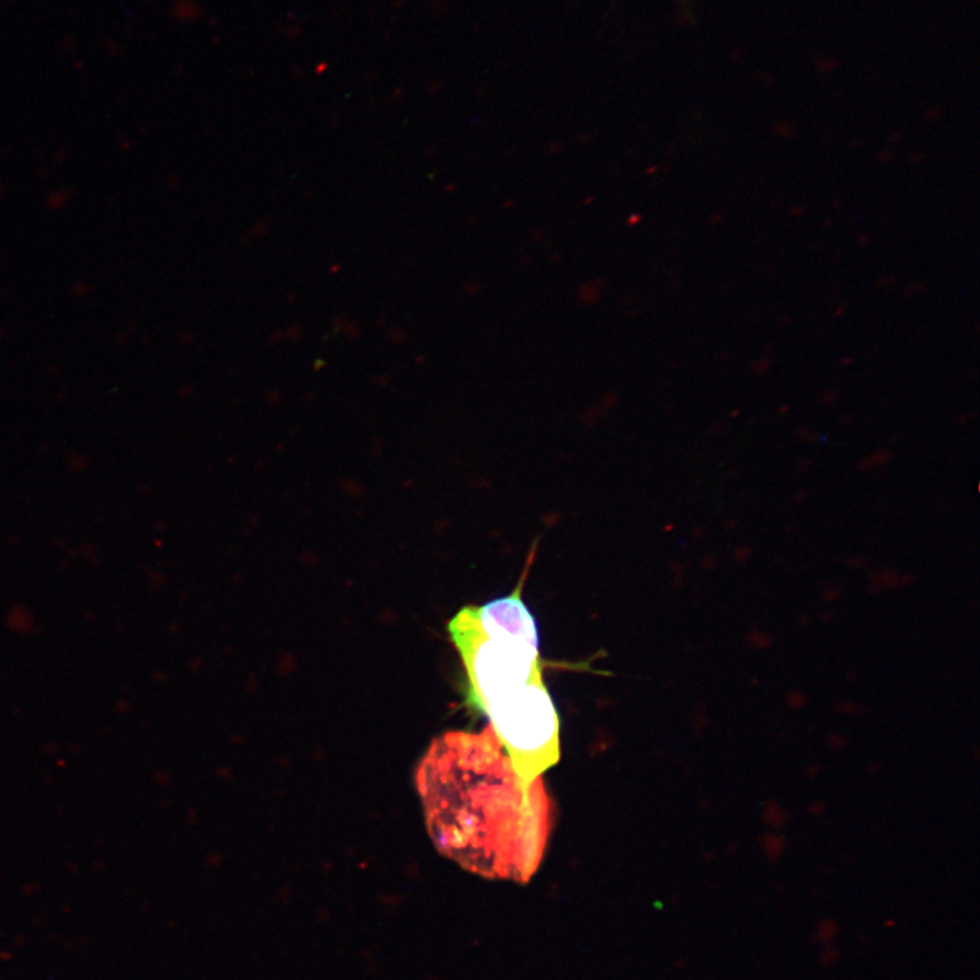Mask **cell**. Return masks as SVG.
<instances>
[{
    "label": "cell",
    "mask_w": 980,
    "mask_h": 980,
    "mask_svg": "<svg viewBox=\"0 0 980 980\" xmlns=\"http://www.w3.org/2000/svg\"><path fill=\"white\" fill-rule=\"evenodd\" d=\"M416 784L437 851L489 878L526 882L537 872L553 825L541 776L519 778L492 727L448 731L422 757Z\"/></svg>",
    "instance_id": "6da1fadb"
},
{
    "label": "cell",
    "mask_w": 980,
    "mask_h": 980,
    "mask_svg": "<svg viewBox=\"0 0 980 980\" xmlns=\"http://www.w3.org/2000/svg\"><path fill=\"white\" fill-rule=\"evenodd\" d=\"M538 544L510 594L463 606L448 633L469 678L471 706L484 712L514 770L531 784L560 760V721L542 678L538 625L523 598Z\"/></svg>",
    "instance_id": "7a4b0ae2"
},
{
    "label": "cell",
    "mask_w": 980,
    "mask_h": 980,
    "mask_svg": "<svg viewBox=\"0 0 980 980\" xmlns=\"http://www.w3.org/2000/svg\"><path fill=\"white\" fill-rule=\"evenodd\" d=\"M870 580H872L873 583L880 584V586L882 583H884L885 586L889 588H899V587L907 586V584L914 582L915 576L914 575L902 576L897 574L895 569L885 568L882 569V571L880 572H874V574L870 575Z\"/></svg>",
    "instance_id": "3957f363"
},
{
    "label": "cell",
    "mask_w": 980,
    "mask_h": 980,
    "mask_svg": "<svg viewBox=\"0 0 980 980\" xmlns=\"http://www.w3.org/2000/svg\"><path fill=\"white\" fill-rule=\"evenodd\" d=\"M891 458V452L888 450H878L874 452L872 456H869V458L863 459V461L859 463V469L862 471L876 469V467L887 465V463L891 461Z\"/></svg>",
    "instance_id": "277c9868"
},
{
    "label": "cell",
    "mask_w": 980,
    "mask_h": 980,
    "mask_svg": "<svg viewBox=\"0 0 980 980\" xmlns=\"http://www.w3.org/2000/svg\"><path fill=\"white\" fill-rule=\"evenodd\" d=\"M733 557L737 563H746V561L752 557V549L746 545H738L737 548L734 549Z\"/></svg>",
    "instance_id": "5b68a950"
},
{
    "label": "cell",
    "mask_w": 980,
    "mask_h": 980,
    "mask_svg": "<svg viewBox=\"0 0 980 980\" xmlns=\"http://www.w3.org/2000/svg\"><path fill=\"white\" fill-rule=\"evenodd\" d=\"M797 436L801 440L808 441V443H812V441H816L817 437H819L816 435V433L810 431L809 428H805V427H801L797 429Z\"/></svg>",
    "instance_id": "8992f818"
},
{
    "label": "cell",
    "mask_w": 980,
    "mask_h": 980,
    "mask_svg": "<svg viewBox=\"0 0 980 980\" xmlns=\"http://www.w3.org/2000/svg\"><path fill=\"white\" fill-rule=\"evenodd\" d=\"M866 564H868V560H866L865 557L862 556L861 557L855 556V557H851V559L846 560V565L847 567L850 568H863L866 567Z\"/></svg>",
    "instance_id": "52a82bcc"
},
{
    "label": "cell",
    "mask_w": 980,
    "mask_h": 980,
    "mask_svg": "<svg viewBox=\"0 0 980 980\" xmlns=\"http://www.w3.org/2000/svg\"><path fill=\"white\" fill-rule=\"evenodd\" d=\"M838 399H839V395L838 392L836 391H831V390L824 391L823 395H821V401H823L825 405H832V403H835L836 401H838Z\"/></svg>",
    "instance_id": "ba28073f"
},
{
    "label": "cell",
    "mask_w": 980,
    "mask_h": 980,
    "mask_svg": "<svg viewBox=\"0 0 980 980\" xmlns=\"http://www.w3.org/2000/svg\"><path fill=\"white\" fill-rule=\"evenodd\" d=\"M839 595L840 591L838 588L829 587L825 588L824 590V598L827 599V601H833V599L838 598Z\"/></svg>",
    "instance_id": "9c48e42d"
},
{
    "label": "cell",
    "mask_w": 980,
    "mask_h": 980,
    "mask_svg": "<svg viewBox=\"0 0 980 980\" xmlns=\"http://www.w3.org/2000/svg\"><path fill=\"white\" fill-rule=\"evenodd\" d=\"M808 495H809L808 490L805 489L799 490L798 495L795 496L794 500L797 501V503H802V501H804L806 497H808Z\"/></svg>",
    "instance_id": "30bf717a"
},
{
    "label": "cell",
    "mask_w": 980,
    "mask_h": 980,
    "mask_svg": "<svg viewBox=\"0 0 980 980\" xmlns=\"http://www.w3.org/2000/svg\"><path fill=\"white\" fill-rule=\"evenodd\" d=\"M798 467H799V471H801V473H805V471L808 470L809 461H806V459H802V461H799Z\"/></svg>",
    "instance_id": "8fae6325"
},
{
    "label": "cell",
    "mask_w": 980,
    "mask_h": 980,
    "mask_svg": "<svg viewBox=\"0 0 980 980\" xmlns=\"http://www.w3.org/2000/svg\"><path fill=\"white\" fill-rule=\"evenodd\" d=\"M968 420H971V417L968 416V413H966V416H964L963 418L961 417L957 418V422H959V424L961 425H963L964 422H967Z\"/></svg>",
    "instance_id": "7c38bea8"
},
{
    "label": "cell",
    "mask_w": 980,
    "mask_h": 980,
    "mask_svg": "<svg viewBox=\"0 0 980 980\" xmlns=\"http://www.w3.org/2000/svg\"><path fill=\"white\" fill-rule=\"evenodd\" d=\"M789 410H790V406L787 405V403H786V405H783L782 407H780L779 414H786L787 412H789Z\"/></svg>",
    "instance_id": "4fadbf2b"
},
{
    "label": "cell",
    "mask_w": 980,
    "mask_h": 980,
    "mask_svg": "<svg viewBox=\"0 0 980 980\" xmlns=\"http://www.w3.org/2000/svg\"><path fill=\"white\" fill-rule=\"evenodd\" d=\"M735 526H737V520L733 519L730 520V522H727V527H730V529H733Z\"/></svg>",
    "instance_id": "5bb4252c"
},
{
    "label": "cell",
    "mask_w": 980,
    "mask_h": 980,
    "mask_svg": "<svg viewBox=\"0 0 980 980\" xmlns=\"http://www.w3.org/2000/svg\"><path fill=\"white\" fill-rule=\"evenodd\" d=\"M740 413H741L740 410H734V412L730 414V417H733V418L734 417H738V414H740Z\"/></svg>",
    "instance_id": "9a60e30c"
}]
</instances>
